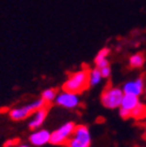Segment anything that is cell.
<instances>
[{
    "instance_id": "6da1fadb",
    "label": "cell",
    "mask_w": 146,
    "mask_h": 147,
    "mask_svg": "<svg viewBox=\"0 0 146 147\" xmlns=\"http://www.w3.org/2000/svg\"><path fill=\"white\" fill-rule=\"evenodd\" d=\"M89 86V70L81 69L69 75L63 84V90L74 94H81Z\"/></svg>"
},
{
    "instance_id": "7a4b0ae2",
    "label": "cell",
    "mask_w": 146,
    "mask_h": 147,
    "mask_svg": "<svg viewBox=\"0 0 146 147\" xmlns=\"http://www.w3.org/2000/svg\"><path fill=\"white\" fill-rule=\"evenodd\" d=\"M47 104L43 102L42 98L40 99H36L34 102H32L30 104H27V105H22L20 107H15V109H12L9 111V117L18 121V120H24L28 117H30L36 110H39L43 106H46Z\"/></svg>"
},
{
    "instance_id": "3957f363",
    "label": "cell",
    "mask_w": 146,
    "mask_h": 147,
    "mask_svg": "<svg viewBox=\"0 0 146 147\" xmlns=\"http://www.w3.org/2000/svg\"><path fill=\"white\" fill-rule=\"evenodd\" d=\"M123 97H124L123 89H119L116 86H107L103 91V94L101 96V100H102V104L107 109H117V107H120Z\"/></svg>"
},
{
    "instance_id": "277c9868",
    "label": "cell",
    "mask_w": 146,
    "mask_h": 147,
    "mask_svg": "<svg viewBox=\"0 0 146 147\" xmlns=\"http://www.w3.org/2000/svg\"><path fill=\"white\" fill-rule=\"evenodd\" d=\"M91 134L85 125H76L75 131L69 139L67 147H90Z\"/></svg>"
},
{
    "instance_id": "5b68a950",
    "label": "cell",
    "mask_w": 146,
    "mask_h": 147,
    "mask_svg": "<svg viewBox=\"0 0 146 147\" xmlns=\"http://www.w3.org/2000/svg\"><path fill=\"white\" fill-rule=\"evenodd\" d=\"M76 125L72 121H68L56 128L55 131L51 133L50 137V144L53 145H67L69 139L71 138L72 133L75 131Z\"/></svg>"
},
{
    "instance_id": "8992f818",
    "label": "cell",
    "mask_w": 146,
    "mask_h": 147,
    "mask_svg": "<svg viewBox=\"0 0 146 147\" xmlns=\"http://www.w3.org/2000/svg\"><path fill=\"white\" fill-rule=\"evenodd\" d=\"M55 103L64 109H69V110H74L76 107L80 106L81 104V99L78 97L77 94L70 92V91H66L63 90L62 92L57 94V97L55 99Z\"/></svg>"
},
{
    "instance_id": "52a82bcc",
    "label": "cell",
    "mask_w": 146,
    "mask_h": 147,
    "mask_svg": "<svg viewBox=\"0 0 146 147\" xmlns=\"http://www.w3.org/2000/svg\"><path fill=\"white\" fill-rule=\"evenodd\" d=\"M123 91L125 95H133V96L139 97L144 91V80L138 77L132 81L126 82L123 85Z\"/></svg>"
},
{
    "instance_id": "ba28073f",
    "label": "cell",
    "mask_w": 146,
    "mask_h": 147,
    "mask_svg": "<svg viewBox=\"0 0 146 147\" xmlns=\"http://www.w3.org/2000/svg\"><path fill=\"white\" fill-rule=\"evenodd\" d=\"M47 115H48V109L47 106H43L32 115V118H30V121L28 123V126L30 130H38V128L41 127V125L45 123L46 118H47Z\"/></svg>"
},
{
    "instance_id": "9c48e42d",
    "label": "cell",
    "mask_w": 146,
    "mask_h": 147,
    "mask_svg": "<svg viewBox=\"0 0 146 147\" xmlns=\"http://www.w3.org/2000/svg\"><path fill=\"white\" fill-rule=\"evenodd\" d=\"M50 137L51 133L48 130H38L29 136V141L32 142V145L40 147L50 142Z\"/></svg>"
},
{
    "instance_id": "30bf717a",
    "label": "cell",
    "mask_w": 146,
    "mask_h": 147,
    "mask_svg": "<svg viewBox=\"0 0 146 147\" xmlns=\"http://www.w3.org/2000/svg\"><path fill=\"white\" fill-rule=\"evenodd\" d=\"M139 98L137 96H133V95H125L124 94V97H123V100H122V104H120V107L119 109H123V110H126V111H130L132 112V110L139 104Z\"/></svg>"
},
{
    "instance_id": "8fae6325",
    "label": "cell",
    "mask_w": 146,
    "mask_h": 147,
    "mask_svg": "<svg viewBox=\"0 0 146 147\" xmlns=\"http://www.w3.org/2000/svg\"><path fill=\"white\" fill-rule=\"evenodd\" d=\"M103 80V76L98 68H94L89 70V86H96Z\"/></svg>"
},
{
    "instance_id": "7c38bea8",
    "label": "cell",
    "mask_w": 146,
    "mask_h": 147,
    "mask_svg": "<svg viewBox=\"0 0 146 147\" xmlns=\"http://www.w3.org/2000/svg\"><path fill=\"white\" fill-rule=\"evenodd\" d=\"M131 117L137 120H144L146 119V105L143 103H139L131 112Z\"/></svg>"
},
{
    "instance_id": "4fadbf2b",
    "label": "cell",
    "mask_w": 146,
    "mask_h": 147,
    "mask_svg": "<svg viewBox=\"0 0 146 147\" xmlns=\"http://www.w3.org/2000/svg\"><path fill=\"white\" fill-rule=\"evenodd\" d=\"M57 94L59 92L56 91V89H47V90H45L43 92H42L41 98L43 99V102L46 104H49V103H51V102H54V100L56 99Z\"/></svg>"
},
{
    "instance_id": "5bb4252c",
    "label": "cell",
    "mask_w": 146,
    "mask_h": 147,
    "mask_svg": "<svg viewBox=\"0 0 146 147\" xmlns=\"http://www.w3.org/2000/svg\"><path fill=\"white\" fill-rule=\"evenodd\" d=\"M144 62H145V59L143 56V54H135L129 60V64L131 68H140L143 67Z\"/></svg>"
},
{
    "instance_id": "9a60e30c",
    "label": "cell",
    "mask_w": 146,
    "mask_h": 147,
    "mask_svg": "<svg viewBox=\"0 0 146 147\" xmlns=\"http://www.w3.org/2000/svg\"><path fill=\"white\" fill-rule=\"evenodd\" d=\"M109 54H110V49H109V48H103V49H101V50L97 53L96 57H95V63L101 62V61H104V60H107Z\"/></svg>"
},
{
    "instance_id": "2e32d148",
    "label": "cell",
    "mask_w": 146,
    "mask_h": 147,
    "mask_svg": "<svg viewBox=\"0 0 146 147\" xmlns=\"http://www.w3.org/2000/svg\"><path fill=\"white\" fill-rule=\"evenodd\" d=\"M99 71H101V74H102L103 78L110 77V75H111V67H110V64H107V65H105V67L99 68Z\"/></svg>"
},
{
    "instance_id": "e0dca14e",
    "label": "cell",
    "mask_w": 146,
    "mask_h": 147,
    "mask_svg": "<svg viewBox=\"0 0 146 147\" xmlns=\"http://www.w3.org/2000/svg\"><path fill=\"white\" fill-rule=\"evenodd\" d=\"M119 116L123 119H129V118H131V112L126 111V110H123V109H119Z\"/></svg>"
},
{
    "instance_id": "ac0fdd59",
    "label": "cell",
    "mask_w": 146,
    "mask_h": 147,
    "mask_svg": "<svg viewBox=\"0 0 146 147\" xmlns=\"http://www.w3.org/2000/svg\"><path fill=\"white\" fill-rule=\"evenodd\" d=\"M109 64V61L107 60H104V61H101V62H97L96 63V68H102V67H105V65H107Z\"/></svg>"
},
{
    "instance_id": "d6986e66",
    "label": "cell",
    "mask_w": 146,
    "mask_h": 147,
    "mask_svg": "<svg viewBox=\"0 0 146 147\" xmlns=\"http://www.w3.org/2000/svg\"><path fill=\"white\" fill-rule=\"evenodd\" d=\"M16 142H18L16 140H9V141H7V142H6L4 146H5V147H11V146H14ZM14 147H15V146H14Z\"/></svg>"
},
{
    "instance_id": "ffe728a7",
    "label": "cell",
    "mask_w": 146,
    "mask_h": 147,
    "mask_svg": "<svg viewBox=\"0 0 146 147\" xmlns=\"http://www.w3.org/2000/svg\"><path fill=\"white\" fill-rule=\"evenodd\" d=\"M15 147H29L28 145H25V144H22V145H18V146H15Z\"/></svg>"
},
{
    "instance_id": "44dd1931",
    "label": "cell",
    "mask_w": 146,
    "mask_h": 147,
    "mask_svg": "<svg viewBox=\"0 0 146 147\" xmlns=\"http://www.w3.org/2000/svg\"><path fill=\"white\" fill-rule=\"evenodd\" d=\"M145 139H146V133H145Z\"/></svg>"
},
{
    "instance_id": "7402d4cb",
    "label": "cell",
    "mask_w": 146,
    "mask_h": 147,
    "mask_svg": "<svg viewBox=\"0 0 146 147\" xmlns=\"http://www.w3.org/2000/svg\"><path fill=\"white\" fill-rule=\"evenodd\" d=\"M145 92H146V88H145Z\"/></svg>"
},
{
    "instance_id": "603a6c76",
    "label": "cell",
    "mask_w": 146,
    "mask_h": 147,
    "mask_svg": "<svg viewBox=\"0 0 146 147\" xmlns=\"http://www.w3.org/2000/svg\"><path fill=\"white\" fill-rule=\"evenodd\" d=\"M145 127H146V123H145Z\"/></svg>"
}]
</instances>
